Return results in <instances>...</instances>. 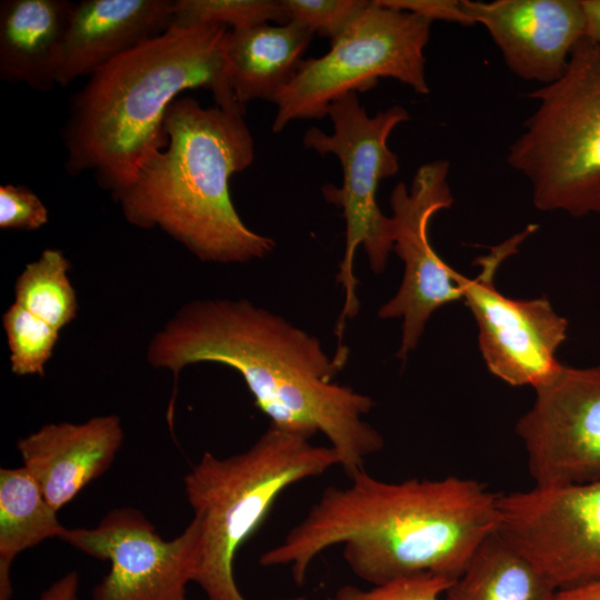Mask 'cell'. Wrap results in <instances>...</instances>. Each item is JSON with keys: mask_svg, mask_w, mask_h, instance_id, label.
Returning <instances> with one entry per match:
<instances>
[{"mask_svg": "<svg viewBox=\"0 0 600 600\" xmlns=\"http://www.w3.org/2000/svg\"><path fill=\"white\" fill-rule=\"evenodd\" d=\"M347 350L330 359L320 341L248 300H200L183 308L151 340L148 361L174 377L189 364L216 362L243 378L254 406L278 429L322 433L350 478L384 444L363 417L373 400L332 382Z\"/></svg>", "mask_w": 600, "mask_h": 600, "instance_id": "6da1fadb", "label": "cell"}, {"mask_svg": "<svg viewBox=\"0 0 600 600\" xmlns=\"http://www.w3.org/2000/svg\"><path fill=\"white\" fill-rule=\"evenodd\" d=\"M349 479L327 487L259 563L289 567L302 584L312 561L341 544L350 570L371 586L424 573L454 581L499 527L498 494L474 479L388 482L366 469Z\"/></svg>", "mask_w": 600, "mask_h": 600, "instance_id": "7a4b0ae2", "label": "cell"}, {"mask_svg": "<svg viewBox=\"0 0 600 600\" xmlns=\"http://www.w3.org/2000/svg\"><path fill=\"white\" fill-rule=\"evenodd\" d=\"M227 32L171 26L93 72L72 96L62 129L68 173H92L117 196L167 147L166 112L186 90H209L216 106L244 114L226 79Z\"/></svg>", "mask_w": 600, "mask_h": 600, "instance_id": "3957f363", "label": "cell"}, {"mask_svg": "<svg viewBox=\"0 0 600 600\" xmlns=\"http://www.w3.org/2000/svg\"><path fill=\"white\" fill-rule=\"evenodd\" d=\"M168 144L119 192L131 224L159 228L199 259L243 263L269 254L273 239L246 226L230 196V179L254 159L243 114L196 99H176L164 117Z\"/></svg>", "mask_w": 600, "mask_h": 600, "instance_id": "277c9868", "label": "cell"}, {"mask_svg": "<svg viewBox=\"0 0 600 600\" xmlns=\"http://www.w3.org/2000/svg\"><path fill=\"white\" fill-rule=\"evenodd\" d=\"M334 466H339V457L330 446H316L310 438L273 426L243 452L227 458L206 452L201 457L183 483L200 521L193 582L208 600H247L234 581L238 550L286 489Z\"/></svg>", "mask_w": 600, "mask_h": 600, "instance_id": "5b68a950", "label": "cell"}, {"mask_svg": "<svg viewBox=\"0 0 600 600\" xmlns=\"http://www.w3.org/2000/svg\"><path fill=\"white\" fill-rule=\"evenodd\" d=\"M528 97L537 107L508 164L530 182L537 209L600 212V43L583 38L562 76Z\"/></svg>", "mask_w": 600, "mask_h": 600, "instance_id": "8992f818", "label": "cell"}, {"mask_svg": "<svg viewBox=\"0 0 600 600\" xmlns=\"http://www.w3.org/2000/svg\"><path fill=\"white\" fill-rule=\"evenodd\" d=\"M333 127L326 133L311 127L303 134V146L319 154H334L342 169V184L324 183V200L342 210L346 221V249L338 281L344 290V303L339 317L341 338L346 320L356 317L359 301L353 272L354 254L362 246L373 272L381 273L393 250V220L384 216L377 203V190L382 179L399 171L398 156L388 147L396 127L410 119L401 106H392L369 116L356 92L333 101L327 111Z\"/></svg>", "mask_w": 600, "mask_h": 600, "instance_id": "52a82bcc", "label": "cell"}, {"mask_svg": "<svg viewBox=\"0 0 600 600\" xmlns=\"http://www.w3.org/2000/svg\"><path fill=\"white\" fill-rule=\"evenodd\" d=\"M432 21L412 12L369 1L361 14L319 58L304 59L294 78L273 99L272 131L290 122L323 119L329 106L352 92H364L380 78H393L420 94L429 93L424 48Z\"/></svg>", "mask_w": 600, "mask_h": 600, "instance_id": "ba28073f", "label": "cell"}, {"mask_svg": "<svg viewBox=\"0 0 600 600\" xmlns=\"http://www.w3.org/2000/svg\"><path fill=\"white\" fill-rule=\"evenodd\" d=\"M536 229L530 224L478 258L480 272L474 278L459 274L462 300L476 319L487 368L510 386H531L534 390L550 381L562 366L556 352L567 337L568 321L548 299L507 297L493 280L500 264L518 252Z\"/></svg>", "mask_w": 600, "mask_h": 600, "instance_id": "9c48e42d", "label": "cell"}, {"mask_svg": "<svg viewBox=\"0 0 600 600\" xmlns=\"http://www.w3.org/2000/svg\"><path fill=\"white\" fill-rule=\"evenodd\" d=\"M498 531L557 591L600 580V480L498 494Z\"/></svg>", "mask_w": 600, "mask_h": 600, "instance_id": "30bf717a", "label": "cell"}, {"mask_svg": "<svg viewBox=\"0 0 600 600\" xmlns=\"http://www.w3.org/2000/svg\"><path fill=\"white\" fill-rule=\"evenodd\" d=\"M61 539L110 561L91 600H186V587L197 572L200 521L194 516L177 538L167 541L139 510L123 507L94 528L67 529Z\"/></svg>", "mask_w": 600, "mask_h": 600, "instance_id": "8fae6325", "label": "cell"}, {"mask_svg": "<svg viewBox=\"0 0 600 600\" xmlns=\"http://www.w3.org/2000/svg\"><path fill=\"white\" fill-rule=\"evenodd\" d=\"M449 162H427L416 171L408 189L399 182L390 196L394 227L393 250L404 264L397 293L378 312L382 319H402V339L398 357L413 350L431 314L447 303L462 300L459 272L434 251L429 224L440 210L451 207L448 183Z\"/></svg>", "mask_w": 600, "mask_h": 600, "instance_id": "7c38bea8", "label": "cell"}, {"mask_svg": "<svg viewBox=\"0 0 600 600\" xmlns=\"http://www.w3.org/2000/svg\"><path fill=\"white\" fill-rule=\"evenodd\" d=\"M517 422L533 486L600 480V366H561Z\"/></svg>", "mask_w": 600, "mask_h": 600, "instance_id": "4fadbf2b", "label": "cell"}, {"mask_svg": "<svg viewBox=\"0 0 600 600\" xmlns=\"http://www.w3.org/2000/svg\"><path fill=\"white\" fill-rule=\"evenodd\" d=\"M470 24H482L519 78L541 86L559 79L586 38L581 0H462Z\"/></svg>", "mask_w": 600, "mask_h": 600, "instance_id": "5bb4252c", "label": "cell"}, {"mask_svg": "<svg viewBox=\"0 0 600 600\" xmlns=\"http://www.w3.org/2000/svg\"><path fill=\"white\" fill-rule=\"evenodd\" d=\"M120 418L99 416L82 423H49L17 443L23 467L59 511L103 474L120 449Z\"/></svg>", "mask_w": 600, "mask_h": 600, "instance_id": "9a60e30c", "label": "cell"}, {"mask_svg": "<svg viewBox=\"0 0 600 600\" xmlns=\"http://www.w3.org/2000/svg\"><path fill=\"white\" fill-rule=\"evenodd\" d=\"M174 0H82L64 37L58 86L67 87L133 48L164 33Z\"/></svg>", "mask_w": 600, "mask_h": 600, "instance_id": "2e32d148", "label": "cell"}, {"mask_svg": "<svg viewBox=\"0 0 600 600\" xmlns=\"http://www.w3.org/2000/svg\"><path fill=\"white\" fill-rule=\"evenodd\" d=\"M76 2L3 0L0 3V79L41 92L58 86L66 32Z\"/></svg>", "mask_w": 600, "mask_h": 600, "instance_id": "e0dca14e", "label": "cell"}, {"mask_svg": "<svg viewBox=\"0 0 600 600\" xmlns=\"http://www.w3.org/2000/svg\"><path fill=\"white\" fill-rule=\"evenodd\" d=\"M313 36L291 21L228 30L224 71L239 108L246 112L254 99L272 102L294 78Z\"/></svg>", "mask_w": 600, "mask_h": 600, "instance_id": "ac0fdd59", "label": "cell"}, {"mask_svg": "<svg viewBox=\"0 0 600 600\" xmlns=\"http://www.w3.org/2000/svg\"><path fill=\"white\" fill-rule=\"evenodd\" d=\"M546 576L498 530L476 550L444 600H556Z\"/></svg>", "mask_w": 600, "mask_h": 600, "instance_id": "d6986e66", "label": "cell"}, {"mask_svg": "<svg viewBox=\"0 0 600 600\" xmlns=\"http://www.w3.org/2000/svg\"><path fill=\"white\" fill-rule=\"evenodd\" d=\"M57 510L22 466L0 470V600H10V568L14 558L49 538H62Z\"/></svg>", "mask_w": 600, "mask_h": 600, "instance_id": "ffe728a7", "label": "cell"}, {"mask_svg": "<svg viewBox=\"0 0 600 600\" xmlns=\"http://www.w3.org/2000/svg\"><path fill=\"white\" fill-rule=\"evenodd\" d=\"M70 262L58 249H46L27 264L14 283V302L59 331L77 316Z\"/></svg>", "mask_w": 600, "mask_h": 600, "instance_id": "44dd1931", "label": "cell"}, {"mask_svg": "<svg viewBox=\"0 0 600 600\" xmlns=\"http://www.w3.org/2000/svg\"><path fill=\"white\" fill-rule=\"evenodd\" d=\"M288 22L280 0H174L171 26H221L244 29Z\"/></svg>", "mask_w": 600, "mask_h": 600, "instance_id": "7402d4cb", "label": "cell"}, {"mask_svg": "<svg viewBox=\"0 0 600 600\" xmlns=\"http://www.w3.org/2000/svg\"><path fill=\"white\" fill-rule=\"evenodd\" d=\"M10 364L18 376L43 374L60 331L13 302L2 317Z\"/></svg>", "mask_w": 600, "mask_h": 600, "instance_id": "603a6c76", "label": "cell"}, {"mask_svg": "<svg viewBox=\"0 0 600 600\" xmlns=\"http://www.w3.org/2000/svg\"><path fill=\"white\" fill-rule=\"evenodd\" d=\"M288 21L330 40L340 36L367 8L366 0H280Z\"/></svg>", "mask_w": 600, "mask_h": 600, "instance_id": "cb8c5ba5", "label": "cell"}, {"mask_svg": "<svg viewBox=\"0 0 600 600\" xmlns=\"http://www.w3.org/2000/svg\"><path fill=\"white\" fill-rule=\"evenodd\" d=\"M453 581L434 574L401 578L370 589L343 586L328 600H441Z\"/></svg>", "mask_w": 600, "mask_h": 600, "instance_id": "d4e9b609", "label": "cell"}, {"mask_svg": "<svg viewBox=\"0 0 600 600\" xmlns=\"http://www.w3.org/2000/svg\"><path fill=\"white\" fill-rule=\"evenodd\" d=\"M48 210L39 197L23 186L0 187V228L37 230L48 222Z\"/></svg>", "mask_w": 600, "mask_h": 600, "instance_id": "484cf974", "label": "cell"}, {"mask_svg": "<svg viewBox=\"0 0 600 600\" xmlns=\"http://www.w3.org/2000/svg\"><path fill=\"white\" fill-rule=\"evenodd\" d=\"M379 4L421 16L430 21L443 20L470 24L462 0H376Z\"/></svg>", "mask_w": 600, "mask_h": 600, "instance_id": "4316f807", "label": "cell"}, {"mask_svg": "<svg viewBox=\"0 0 600 600\" xmlns=\"http://www.w3.org/2000/svg\"><path fill=\"white\" fill-rule=\"evenodd\" d=\"M78 590L77 572H69L42 592L39 600H78Z\"/></svg>", "mask_w": 600, "mask_h": 600, "instance_id": "83f0119b", "label": "cell"}, {"mask_svg": "<svg viewBox=\"0 0 600 600\" xmlns=\"http://www.w3.org/2000/svg\"><path fill=\"white\" fill-rule=\"evenodd\" d=\"M586 16V38L600 43V0H581Z\"/></svg>", "mask_w": 600, "mask_h": 600, "instance_id": "f1b7e54d", "label": "cell"}, {"mask_svg": "<svg viewBox=\"0 0 600 600\" xmlns=\"http://www.w3.org/2000/svg\"><path fill=\"white\" fill-rule=\"evenodd\" d=\"M556 600H600V580L557 591Z\"/></svg>", "mask_w": 600, "mask_h": 600, "instance_id": "f546056e", "label": "cell"}]
</instances>
